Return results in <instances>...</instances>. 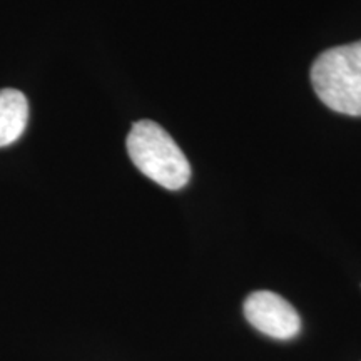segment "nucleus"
I'll return each instance as SVG.
<instances>
[{
  "mask_svg": "<svg viewBox=\"0 0 361 361\" xmlns=\"http://www.w3.org/2000/svg\"><path fill=\"white\" fill-rule=\"evenodd\" d=\"M134 166L159 186L176 191L191 178V164L171 135L152 121H139L128 135Z\"/></svg>",
  "mask_w": 361,
  "mask_h": 361,
  "instance_id": "2",
  "label": "nucleus"
},
{
  "mask_svg": "<svg viewBox=\"0 0 361 361\" xmlns=\"http://www.w3.org/2000/svg\"><path fill=\"white\" fill-rule=\"evenodd\" d=\"M29 121V102L20 90H0V147L16 142Z\"/></svg>",
  "mask_w": 361,
  "mask_h": 361,
  "instance_id": "4",
  "label": "nucleus"
},
{
  "mask_svg": "<svg viewBox=\"0 0 361 361\" xmlns=\"http://www.w3.org/2000/svg\"><path fill=\"white\" fill-rule=\"evenodd\" d=\"M311 84L331 111L361 116V40L324 51L311 67Z\"/></svg>",
  "mask_w": 361,
  "mask_h": 361,
  "instance_id": "1",
  "label": "nucleus"
},
{
  "mask_svg": "<svg viewBox=\"0 0 361 361\" xmlns=\"http://www.w3.org/2000/svg\"><path fill=\"white\" fill-rule=\"evenodd\" d=\"M243 311L252 328L274 340H291L301 329V318L295 306L273 291L251 293Z\"/></svg>",
  "mask_w": 361,
  "mask_h": 361,
  "instance_id": "3",
  "label": "nucleus"
}]
</instances>
